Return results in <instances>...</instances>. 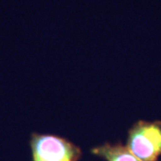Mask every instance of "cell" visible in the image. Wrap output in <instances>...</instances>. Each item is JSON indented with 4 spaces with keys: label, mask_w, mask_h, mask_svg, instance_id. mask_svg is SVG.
<instances>
[{
    "label": "cell",
    "mask_w": 161,
    "mask_h": 161,
    "mask_svg": "<svg viewBox=\"0 0 161 161\" xmlns=\"http://www.w3.org/2000/svg\"><path fill=\"white\" fill-rule=\"evenodd\" d=\"M30 145L32 161H78L81 157L78 146L52 134L32 132Z\"/></svg>",
    "instance_id": "7a4b0ae2"
},
{
    "label": "cell",
    "mask_w": 161,
    "mask_h": 161,
    "mask_svg": "<svg viewBox=\"0 0 161 161\" xmlns=\"http://www.w3.org/2000/svg\"><path fill=\"white\" fill-rule=\"evenodd\" d=\"M127 148L142 161H158L161 155V121H139L129 130Z\"/></svg>",
    "instance_id": "6da1fadb"
},
{
    "label": "cell",
    "mask_w": 161,
    "mask_h": 161,
    "mask_svg": "<svg viewBox=\"0 0 161 161\" xmlns=\"http://www.w3.org/2000/svg\"><path fill=\"white\" fill-rule=\"evenodd\" d=\"M92 152L108 161H142L127 148V146L120 143L115 145L105 143L102 146L92 149Z\"/></svg>",
    "instance_id": "3957f363"
}]
</instances>
